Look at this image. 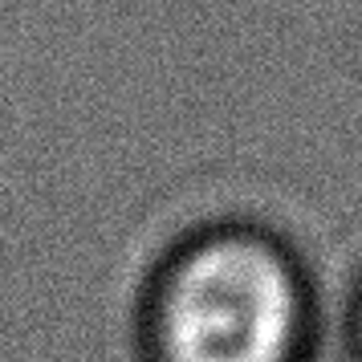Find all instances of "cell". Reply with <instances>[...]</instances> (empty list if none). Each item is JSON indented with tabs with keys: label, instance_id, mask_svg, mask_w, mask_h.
I'll use <instances>...</instances> for the list:
<instances>
[{
	"label": "cell",
	"instance_id": "obj_1",
	"mask_svg": "<svg viewBox=\"0 0 362 362\" xmlns=\"http://www.w3.org/2000/svg\"><path fill=\"white\" fill-rule=\"evenodd\" d=\"M293 334V273L261 240H208L167 281L159 310L167 362H285Z\"/></svg>",
	"mask_w": 362,
	"mask_h": 362
},
{
	"label": "cell",
	"instance_id": "obj_2",
	"mask_svg": "<svg viewBox=\"0 0 362 362\" xmlns=\"http://www.w3.org/2000/svg\"><path fill=\"white\" fill-rule=\"evenodd\" d=\"M358 338H362V317H358Z\"/></svg>",
	"mask_w": 362,
	"mask_h": 362
}]
</instances>
